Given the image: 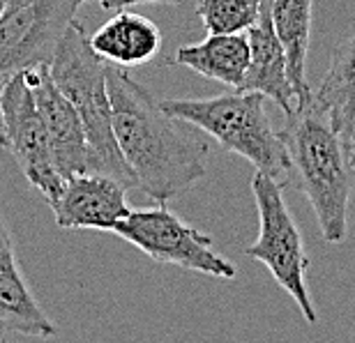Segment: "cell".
I'll return each mask as SVG.
<instances>
[{
    "label": "cell",
    "mask_w": 355,
    "mask_h": 343,
    "mask_svg": "<svg viewBox=\"0 0 355 343\" xmlns=\"http://www.w3.org/2000/svg\"><path fill=\"white\" fill-rule=\"evenodd\" d=\"M268 97L254 90H233L208 99H164L162 109L180 123L205 132L229 152L286 187L293 177L286 143L275 132L266 111Z\"/></svg>",
    "instance_id": "3957f363"
},
{
    "label": "cell",
    "mask_w": 355,
    "mask_h": 343,
    "mask_svg": "<svg viewBox=\"0 0 355 343\" xmlns=\"http://www.w3.org/2000/svg\"><path fill=\"white\" fill-rule=\"evenodd\" d=\"M113 134L137 189L166 203L205 177L210 146L162 109L159 99L125 67L106 65Z\"/></svg>",
    "instance_id": "6da1fadb"
},
{
    "label": "cell",
    "mask_w": 355,
    "mask_h": 343,
    "mask_svg": "<svg viewBox=\"0 0 355 343\" xmlns=\"http://www.w3.org/2000/svg\"><path fill=\"white\" fill-rule=\"evenodd\" d=\"M127 187L109 175L81 173L65 180L60 194L53 198L51 210L55 224L67 231H109L130 214L125 198Z\"/></svg>",
    "instance_id": "30bf717a"
},
{
    "label": "cell",
    "mask_w": 355,
    "mask_h": 343,
    "mask_svg": "<svg viewBox=\"0 0 355 343\" xmlns=\"http://www.w3.org/2000/svg\"><path fill=\"white\" fill-rule=\"evenodd\" d=\"M141 3H164V5H175L180 0H99V5L109 12H118V10H125V7H132V5H141Z\"/></svg>",
    "instance_id": "ac0fdd59"
},
{
    "label": "cell",
    "mask_w": 355,
    "mask_h": 343,
    "mask_svg": "<svg viewBox=\"0 0 355 343\" xmlns=\"http://www.w3.org/2000/svg\"><path fill=\"white\" fill-rule=\"evenodd\" d=\"M7 3H10V0H0V17H3V14H5V10H7Z\"/></svg>",
    "instance_id": "44dd1931"
},
{
    "label": "cell",
    "mask_w": 355,
    "mask_h": 343,
    "mask_svg": "<svg viewBox=\"0 0 355 343\" xmlns=\"http://www.w3.org/2000/svg\"><path fill=\"white\" fill-rule=\"evenodd\" d=\"M55 332V323L44 313L21 274L12 238L0 219V339L10 334L51 339Z\"/></svg>",
    "instance_id": "8fae6325"
},
{
    "label": "cell",
    "mask_w": 355,
    "mask_h": 343,
    "mask_svg": "<svg viewBox=\"0 0 355 343\" xmlns=\"http://www.w3.org/2000/svg\"><path fill=\"white\" fill-rule=\"evenodd\" d=\"M74 0H31L5 10L0 17V97L7 81L19 71L49 65L55 44L76 19ZM0 148H7L0 111Z\"/></svg>",
    "instance_id": "52a82bcc"
},
{
    "label": "cell",
    "mask_w": 355,
    "mask_h": 343,
    "mask_svg": "<svg viewBox=\"0 0 355 343\" xmlns=\"http://www.w3.org/2000/svg\"><path fill=\"white\" fill-rule=\"evenodd\" d=\"M90 44L109 65L139 67L159 53L162 33L148 17L118 10L104 26L97 28Z\"/></svg>",
    "instance_id": "4fadbf2b"
},
{
    "label": "cell",
    "mask_w": 355,
    "mask_h": 343,
    "mask_svg": "<svg viewBox=\"0 0 355 343\" xmlns=\"http://www.w3.org/2000/svg\"><path fill=\"white\" fill-rule=\"evenodd\" d=\"M263 0H196L198 14L210 35L247 33L257 24Z\"/></svg>",
    "instance_id": "e0dca14e"
},
{
    "label": "cell",
    "mask_w": 355,
    "mask_h": 343,
    "mask_svg": "<svg viewBox=\"0 0 355 343\" xmlns=\"http://www.w3.org/2000/svg\"><path fill=\"white\" fill-rule=\"evenodd\" d=\"M314 99L328 113L342 141L349 139L355 130V33L337 44Z\"/></svg>",
    "instance_id": "2e32d148"
},
{
    "label": "cell",
    "mask_w": 355,
    "mask_h": 343,
    "mask_svg": "<svg viewBox=\"0 0 355 343\" xmlns=\"http://www.w3.org/2000/svg\"><path fill=\"white\" fill-rule=\"evenodd\" d=\"M0 111H3L7 150H12L26 180L44 196L46 203H51L60 194L65 180L55 168L44 118L40 113L26 71H19L7 81L0 97Z\"/></svg>",
    "instance_id": "ba28073f"
},
{
    "label": "cell",
    "mask_w": 355,
    "mask_h": 343,
    "mask_svg": "<svg viewBox=\"0 0 355 343\" xmlns=\"http://www.w3.org/2000/svg\"><path fill=\"white\" fill-rule=\"evenodd\" d=\"M272 26L286 51L288 81L293 85L297 106L311 102L314 92L307 83V51L311 35V0H268Z\"/></svg>",
    "instance_id": "9a60e30c"
},
{
    "label": "cell",
    "mask_w": 355,
    "mask_h": 343,
    "mask_svg": "<svg viewBox=\"0 0 355 343\" xmlns=\"http://www.w3.org/2000/svg\"><path fill=\"white\" fill-rule=\"evenodd\" d=\"M76 5H83V3H90V0H74Z\"/></svg>",
    "instance_id": "7402d4cb"
},
{
    "label": "cell",
    "mask_w": 355,
    "mask_h": 343,
    "mask_svg": "<svg viewBox=\"0 0 355 343\" xmlns=\"http://www.w3.org/2000/svg\"><path fill=\"white\" fill-rule=\"evenodd\" d=\"M344 150H346V159H349L351 175H353V180H355V130L351 132V137L344 141Z\"/></svg>",
    "instance_id": "d6986e66"
},
{
    "label": "cell",
    "mask_w": 355,
    "mask_h": 343,
    "mask_svg": "<svg viewBox=\"0 0 355 343\" xmlns=\"http://www.w3.org/2000/svg\"><path fill=\"white\" fill-rule=\"evenodd\" d=\"M49 71H51L58 90L79 111L88 143L95 152L99 173L118 180L127 189H137L134 173L123 159V152L116 143V134H113L106 60L95 53L86 28L76 19L55 44Z\"/></svg>",
    "instance_id": "277c9868"
},
{
    "label": "cell",
    "mask_w": 355,
    "mask_h": 343,
    "mask_svg": "<svg viewBox=\"0 0 355 343\" xmlns=\"http://www.w3.org/2000/svg\"><path fill=\"white\" fill-rule=\"evenodd\" d=\"M26 76L35 92V99H37L42 118H44L53 150V161L62 180H69V177L81 173H99L95 152L88 143L79 111L58 90L49 65L26 69Z\"/></svg>",
    "instance_id": "9c48e42d"
},
{
    "label": "cell",
    "mask_w": 355,
    "mask_h": 343,
    "mask_svg": "<svg viewBox=\"0 0 355 343\" xmlns=\"http://www.w3.org/2000/svg\"><path fill=\"white\" fill-rule=\"evenodd\" d=\"M113 233L162 265H178L217 279L236 276V265L217 252L208 235L184 224L164 203L132 210L113 226Z\"/></svg>",
    "instance_id": "8992f818"
},
{
    "label": "cell",
    "mask_w": 355,
    "mask_h": 343,
    "mask_svg": "<svg viewBox=\"0 0 355 343\" xmlns=\"http://www.w3.org/2000/svg\"><path fill=\"white\" fill-rule=\"evenodd\" d=\"M282 184L257 170L252 177V194L259 210V240L247 247V256L270 270L275 281L293 297L302 318L314 325L318 320L316 306L309 297L307 267L309 258L304 254L302 235L293 214L288 212L282 196Z\"/></svg>",
    "instance_id": "5b68a950"
},
{
    "label": "cell",
    "mask_w": 355,
    "mask_h": 343,
    "mask_svg": "<svg viewBox=\"0 0 355 343\" xmlns=\"http://www.w3.org/2000/svg\"><path fill=\"white\" fill-rule=\"evenodd\" d=\"M293 173L300 189L311 203L325 242L342 245L349 233L351 168L344 141L332 127L328 113L311 97V102L286 113L282 130Z\"/></svg>",
    "instance_id": "7a4b0ae2"
},
{
    "label": "cell",
    "mask_w": 355,
    "mask_h": 343,
    "mask_svg": "<svg viewBox=\"0 0 355 343\" xmlns=\"http://www.w3.org/2000/svg\"><path fill=\"white\" fill-rule=\"evenodd\" d=\"M171 65L189 67L231 88H240L250 67V37L243 33L208 35L198 44L180 46L171 58Z\"/></svg>",
    "instance_id": "5bb4252c"
},
{
    "label": "cell",
    "mask_w": 355,
    "mask_h": 343,
    "mask_svg": "<svg viewBox=\"0 0 355 343\" xmlns=\"http://www.w3.org/2000/svg\"><path fill=\"white\" fill-rule=\"evenodd\" d=\"M247 37H250V67L238 90L263 92L286 116L297 106V99L288 81L286 51L277 37L268 0L261 5V14L257 24L247 30Z\"/></svg>",
    "instance_id": "7c38bea8"
},
{
    "label": "cell",
    "mask_w": 355,
    "mask_h": 343,
    "mask_svg": "<svg viewBox=\"0 0 355 343\" xmlns=\"http://www.w3.org/2000/svg\"><path fill=\"white\" fill-rule=\"evenodd\" d=\"M26 3H31V0H10V3H7V10H12V7H21Z\"/></svg>",
    "instance_id": "ffe728a7"
}]
</instances>
